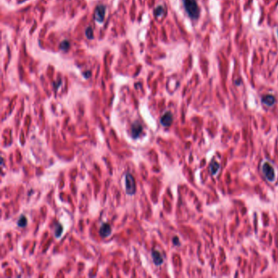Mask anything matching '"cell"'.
Instances as JSON below:
<instances>
[{
    "mask_svg": "<svg viewBox=\"0 0 278 278\" xmlns=\"http://www.w3.org/2000/svg\"><path fill=\"white\" fill-rule=\"evenodd\" d=\"M172 122H173V116H172V114L170 112L165 113L160 119L161 124L165 126V127L170 126L171 125Z\"/></svg>",
    "mask_w": 278,
    "mask_h": 278,
    "instance_id": "cell-6",
    "label": "cell"
},
{
    "mask_svg": "<svg viewBox=\"0 0 278 278\" xmlns=\"http://www.w3.org/2000/svg\"><path fill=\"white\" fill-rule=\"evenodd\" d=\"M91 74H92V73H91L90 71H86V72L84 74V76L86 77V78H88L91 77Z\"/></svg>",
    "mask_w": 278,
    "mask_h": 278,
    "instance_id": "cell-17",
    "label": "cell"
},
{
    "mask_svg": "<svg viewBox=\"0 0 278 278\" xmlns=\"http://www.w3.org/2000/svg\"><path fill=\"white\" fill-rule=\"evenodd\" d=\"M105 12H106V8L104 5H99V6L96 7L94 15L96 21L99 22V23H102L104 21Z\"/></svg>",
    "mask_w": 278,
    "mask_h": 278,
    "instance_id": "cell-4",
    "label": "cell"
},
{
    "mask_svg": "<svg viewBox=\"0 0 278 278\" xmlns=\"http://www.w3.org/2000/svg\"><path fill=\"white\" fill-rule=\"evenodd\" d=\"M220 169V165L218 162H212L210 165V172L212 175H215Z\"/></svg>",
    "mask_w": 278,
    "mask_h": 278,
    "instance_id": "cell-10",
    "label": "cell"
},
{
    "mask_svg": "<svg viewBox=\"0 0 278 278\" xmlns=\"http://www.w3.org/2000/svg\"><path fill=\"white\" fill-rule=\"evenodd\" d=\"M17 225L19 227H20V228H24V227H25L27 225V219H26L25 216L23 215V214L20 215L18 221H17Z\"/></svg>",
    "mask_w": 278,
    "mask_h": 278,
    "instance_id": "cell-11",
    "label": "cell"
},
{
    "mask_svg": "<svg viewBox=\"0 0 278 278\" xmlns=\"http://www.w3.org/2000/svg\"><path fill=\"white\" fill-rule=\"evenodd\" d=\"M143 131V126L139 122H136L132 123L131 128V136L133 139L138 138L140 135Z\"/></svg>",
    "mask_w": 278,
    "mask_h": 278,
    "instance_id": "cell-5",
    "label": "cell"
},
{
    "mask_svg": "<svg viewBox=\"0 0 278 278\" xmlns=\"http://www.w3.org/2000/svg\"><path fill=\"white\" fill-rule=\"evenodd\" d=\"M125 186H126V192L128 195H133L136 191V181L134 177L131 174H126L125 176Z\"/></svg>",
    "mask_w": 278,
    "mask_h": 278,
    "instance_id": "cell-2",
    "label": "cell"
},
{
    "mask_svg": "<svg viewBox=\"0 0 278 278\" xmlns=\"http://www.w3.org/2000/svg\"><path fill=\"white\" fill-rule=\"evenodd\" d=\"M70 47V43L69 41L67 40H64L60 44V50L64 51V52H66V51H68Z\"/></svg>",
    "mask_w": 278,
    "mask_h": 278,
    "instance_id": "cell-13",
    "label": "cell"
},
{
    "mask_svg": "<svg viewBox=\"0 0 278 278\" xmlns=\"http://www.w3.org/2000/svg\"><path fill=\"white\" fill-rule=\"evenodd\" d=\"M112 232V228L108 224H103L100 228V235L102 237H107Z\"/></svg>",
    "mask_w": 278,
    "mask_h": 278,
    "instance_id": "cell-7",
    "label": "cell"
},
{
    "mask_svg": "<svg viewBox=\"0 0 278 278\" xmlns=\"http://www.w3.org/2000/svg\"><path fill=\"white\" fill-rule=\"evenodd\" d=\"M277 35H278V30H277Z\"/></svg>",
    "mask_w": 278,
    "mask_h": 278,
    "instance_id": "cell-18",
    "label": "cell"
},
{
    "mask_svg": "<svg viewBox=\"0 0 278 278\" xmlns=\"http://www.w3.org/2000/svg\"><path fill=\"white\" fill-rule=\"evenodd\" d=\"M85 34H86V37L88 39H93L94 38V34H93V30L91 26H88L87 28L85 30Z\"/></svg>",
    "mask_w": 278,
    "mask_h": 278,
    "instance_id": "cell-12",
    "label": "cell"
},
{
    "mask_svg": "<svg viewBox=\"0 0 278 278\" xmlns=\"http://www.w3.org/2000/svg\"><path fill=\"white\" fill-rule=\"evenodd\" d=\"M164 13V8L162 6H158V8H155L154 10V15L157 16V17H159V16H162V14Z\"/></svg>",
    "mask_w": 278,
    "mask_h": 278,
    "instance_id": "cell-14",
    "label": "cell"
},
{
    "mask_svg": "<svg viewBox=\"0 0 278 278\" xmlns=\"http://www.w3.org/2000/svg\"><path fill=\"white\" fill-rule=\"evenodd\" d=\"M183 4L188 16L192 20H197L200 16V8L197 0H183Z\"/></svg>",
    "mask_w": 278,
    "mask_h": 278,
    "instance_id": "cell-1",
    "label": "cell"
},
{
    "mask_svg": "<svg viewBox=\"0 0 278 278\" xmlns=\"http://www.w3.org/2000/svg\"><path fill=\"white\" fill-rule=\"evenodd\" d=\"M151 255H152V259L154 264L157 265V266H159L163 263V259L162 257V254L158 252V250H153L152 253H151Z\"/></svg>",
    "mask_w": 278,
    "mask_h": 278,
    "instance_id": "cell-8",
    "label": "cell"
},
{
    "mask_svg": "<svg viewBox=\"0 0 278 278\" xmlns=\"http://www.w3.org/2000/svg\"><path fill=\"white\" fill-rule=\"evenodd\" d=\"M263 173H264L265 178L269 181H273L276 178V174H275L274 168L271 166L268 162H264L262 166Z\"/></svg>",
    "mask_w": 278,
    "mask_h": 278,
    "instance_id": "cell-3",
    "label": "cell"
},
{
    "mask_svg": "<svg viewBox=\"0 0 278 278\" xmlns=\"http://www.w3.org/2000/svg\"><path fill=\"white\" fill-rule=\"evenodd\" d=\"M62 232H63L62 226H61V224H58L56 226V228H55V236H56V237H60L61 233H62Z\"/></svg>",
    "mask_w": 278,
    "mask_h": 278,
    "instance_id": "cell-15",
    "label": "cell"
},
{
    "mask_svg": "<svg viewBox=\"0 0 278 278\" xmlns=\"http://www.w3.org/2000/svg\"><path fill=\"white\" fill-rule=\"evenodd\" d=\"M262 102L263 104H264L267 106L270 107L272 106L276 103V99L272 95H266L262 98Z\"/></svg>",
    "mask_w": 278,
    "mask_h": 278,
    "instance_id": "cell-9",
    "label": "cell"
},
{
    "mask_svg": "<svg viewBox=\"0 0 278 278\" xmlns=\"http://www.w3.org/2000/svg\"><path fill=\"white\" fill-rule=\"evenodd\" d=\"M173 242H174V244L176 245V246L180 245V241H179V238L177 236H175L174 239H173Z\"/></svg>",
    "mask_w": 278,
    "mask_h": 278,
    "instance_id": "cell-16",
    "label": "cell"
}]
</instances>
